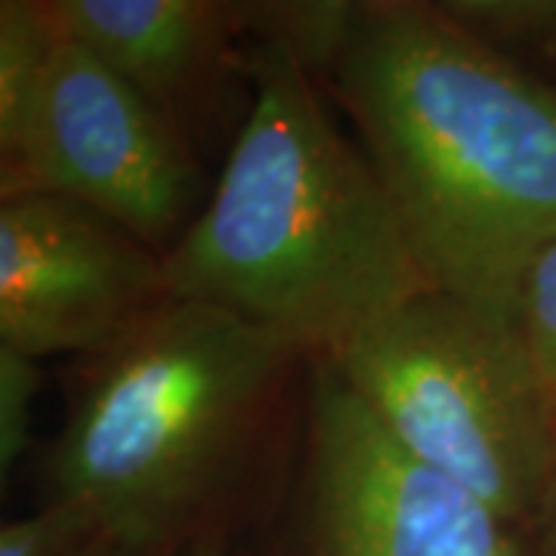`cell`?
<instances>
[{"instance_id":"obj_12","label":"cell","mask_w":556,"mask_h":556,"mask_svg":"<svg viewBox=\"0 0 556 556\" xmlns=\"http://www.w3.org/2000/svg\"><path fill=\"white\" fill-rule=\"evenodd\" d=\"M100 541L93 522L68 501H53L35 514L0 526V556H78Z\"/></svg>"},{"instance_id":"obj_13","label":"cell","mask_w":556,"mask_h":556,"mask_svg":"<svg viewBox=\"0 0 556 556\" xmlns=\"http://www.w3.org/2000/svg\"><path fill=\"white\" fill-rule=\"evenodd\" d=\"M40 362L0 343V477L7 479L31 442L35 402L40 393Z\"/></svg>"},{"instance_id":"obj_11","label":"cell","mask_w":556,"mask_h":556,"mask_svg":"<svg viewBox=\"0 0 556 556\" xmlns=\"http://www.w3.org/2000/svg\"><path fill=\"white\" fill-rule=\"evenodd\" d=\"M514 316L556 420V241L538 254L522 276Z\"/></svg>"},{"instance_id":"obj_16","label":"cell","mask_w":556,"mask_h":556,"mask_svg":"<svg viewBox=\"0 0 556 556\" xmlns=\"http://www.w3.org/2000/svg\"><path fill=\"white\" fill-rule=\"evenodd\" d=\"M199 556H223V554H217V551H211V547H201Z\"/></svg>"},{"instance_id":"obj_14","label":"cell","mask_w":556,"mask_h":556,"mask_svg":"<svg viewBox=\"0 0 556 556\" xmlns=\"http://www.w3.org/2000/svg\"><path fill=\"white\" fill-rule=\"evenodd\" d=\"M529 535L538 538L541 556H556V482L554 489H551L547 504H544V510H541V517H538L535 529Z\"/></svg>"},{"instance_id":"obj_8","label":"cell","mask_w":556,"mask_h":556,"mask_svg":"<svg viewBox=\"0 0 556 556\" xmlns=\"http://www.w3.org/2000/svg\"><path fill=\"white\" fill-rule=\"evenodd\" d=\"M43 10L186 137L223 78H244L241 0H43Z\"/></svg>"},{"instance_id":"obj_9","label":"cell","mask_w":556,"mask_h":556,"mask_svg":"<svg viewBox=\"0 0 556 556\" xmlns=\"http://www.w3.org/2000/svg\"><path fill=\"white\" fill-rule=\"evenodd\" d=\"M356 13L358 0H241L248 43L291 53L316 80L338 65Z\"/></svg>"},{"instance_id":"obj_4","label":"cell","mask_w":556,"mask_h":556,"mask_svg":"<svg viewBox=\"0 0 556 556\" xmlns=\"http://www.w3.org/2000/svg\"><path fill=\"white\" fill-rule=\"evenodd\" d=\"M325 365L399 445L529 538L556 482V420L517 316L430 288Z\"/></svg>"},{"instance_id":"obj_5","label":"cell","mask_w":556,"mask_h":556,"mask_svg":"<svg viewBox=\"0 0 556 556\" xmlns=\"http://www.w3.org/2000/svg\"><path fill=\"white\" fill-rule=\"evenodd\" d=\"M13 195L78 201L161 254L207 201L189 137L56 22L28 100L0 121V199Z\"/></svg>"},{"instance_id":"obj_15","label":"cell","mask_w":556,"mask_h":556,"mask_svg":"<svg viewBox=\"0 0 556 556\" xmlns=\"http://www.w3.org/2000/svg\"><path fill=\"white\" fill-rule=\"evenodd\" d=\"M78 556H134V554H127V551H121V547H112V544H105V541H93V544Z\"/></svg>"},{"instance_id":"obj_6","label":"cell","mask_w":556,"mask_h":556,"mask_svg":"<svg viewBox=\"0 0 556 556\" xmlns=\"http://www.w3.org/2000/svg\"><path fill=\"white\" fill-rule=\"evenodd\" d=\"M309 368V556H529L526 532L399 445L331 365Z\"/></svg>"},{"instance_id":"obj_10","label":"cell","mask_w":556,"mask_h":556,"mask_svg":"<svg viewBox=\"0 0 556 556\" xmlns=\"http://www.w3.org/2000/svg\"><path fill=\"white\" fill-rule=\"evenodd\" d=\"M457 22L510 60L556 62V0H439Z\"/></svg>"},{"instance_id":"obj_7","label":"cell","mask_w":556,"mask_h":556,"mask_svg":"<svg viewBox=\"0 0 556 556\" xmlns=\"http://www.w3.org/2000/svg\"><path fill=\"white\" fill-rule=\"evenodd\" d=\"M167 294L164 254L60 195L0 199V343L97 356Z\"/></svg>"},{"instance_id":"obj_1","label":"cell","mask_w":556,"mask_h":556,"mask_svg":"<svg viewBox=\"0 0 556 556\" xmlns=\"http://www.w3.org/2000/svg\"><path fill=\"white\" fill-rule=\"evenodd\" d=\"M328 87L437 291L514 316L556 241V90L439 0H358Z\"/></svg>"},{"instance_id":"obj_2","label":"cell","mask_w":556,"mask_h":556,"mask_svg":"<svg viewBox=\"0 0 556 556\" xmlns=\"http://www.w3.org/2000/svg\"><path fill=\"white\" fill-rule=\"evenodd\" d=\"M244 84L251 105L217 182L164 254L167 294L241 316L309 365L331 362L433 285L318 80L291 53L248 43Z\"/></svg>"},{"instance_id":"obj_3","label":"cell","mask_w":556,"mask_h":556,"mask_svg":"<svg viewBox=\"0 0 556 556\" xmlns=\"http://www.w3.org/2000/svg\"><path fill=\"white\" fill-rule=\"evenodd\" d=\"M300 362L291 343L241 316L164 300L80 358L47 457L50 495L127 554L174 547L248 473Z\"/></svg>"}]
</instances>
